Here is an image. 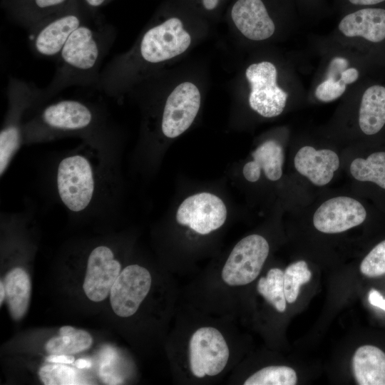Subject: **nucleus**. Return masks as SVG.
<instances>
[{
  "mask_svg": "<svg viewBox=\"0 0 385 385\" xmlns=\"http://www.w3.org/2000/svg\"><path fill=\"white\" fill-rule=\"evenodd\" d=\"M368 299L371 305L385 311V299L379 291L374 289H371Z\"/></svg>",
  "mask_w": 385,
  "mask_h": 385,
  "instance_id": "7c9ffc66",
  "label": "nucleus"
},
{
  "mask_svg": "<svg viewBox=\"0 0 385 385\" xmlns=\"http://www.w3.org/2000/svg\"><path fill=\"white\" fill-rule=\"evenodd\" d=\"M253 160L243 168V175L247 180H259L261 169L270 180H279L282 175L284 153L282 147L275 140H270L261 144L252 153Z\"/></svg>",
  "mask_w": 385,
  "mask_h": 385,
  "instance_id": "f3484780",
  "label": "nucleus"
},
{
  "mask_svg": "<svg viewBox=\"0 0 385 385\" xmlns=\"http://www.w3.org/2000/svg\"><path fill=\"white\" fill-rule=\"evenodd\" d=\"M355 5H373L384 1L385 0H349Z\"/></svg>",
  "mask_w": 385,
  "mask_h": 385,
  "instance_id": "f704fd0d",
  "label": "nucleus"
},
{
  "mask_svg": "<svg viewBox=\"0 0 385 385\" xmlns=\"http://www.w3.org/2000/svg\"><path fill=\"white\" fill-rule=\"evenodd\" d=\"M46 360L52 363L70 364L73 363L75 358L69 354H51L46 357Z\"/></svg>",
  "mask_w": 385,
  "mask_h": 385,
  "instance_id": "473e14b6",
  "label": "nucleus"
},
{
  "mask_svg": "<svg viewBox=\"0 0 385 385\" xmlns=\"http://www.w3.org/2000/svg\"><path fill=\"white\" fill-rule=\"evenodd\" d=\"M227 217L223 201L209 192H200L187 197L179 206L177 222L188 225L200 235H207L220 228Z\"/></svg>",
  "mask_w": 385,
  "mask_h": 385,
  "instance_id": "1a4fd4ad",
  "label": "nucleus"
},
{
  "mask_svg": "<svg viewBox=\"0 0 385 385\" xmlns=\"http://www.w3.org/2000/svg\"><path fill=\"white\" fill-rule=\"evenodd\" d=\"M245 75L251 86L249 103L252 109L266 118L281 114L288 94L277 84L274 65L269 61L253 63L247 67Z\"/></svg>",
  "mask_w": 385,
  "mask_h": 385,
  "instance_id": "0eeeda50",
  "label": "nucleus"
},
{
  "mask_svg": "<svg viewBox=\"0 0 385 385\" xmlns=\"http://www.w3.org/2000/svg\"><path fill=\"white\" fill-rule=\"evenodd\" d=\"M150 272L138 265L125 267L119 274L110 292L111 305L118 317L133 316L139 309L151 287Z\"/></svg>",
  "mask_w": 385,
  "mask_h": 385,
  "instance_id": "6e6552de",
  "label": "nucleus"
},
{
  "mask_svg": "<svg viewBox=\"0 0 385 385\" xmlns=\"http://www.w3.org/2000/svg\"><path fill=\"white\" fill-rule=\"evenodd\" d=\"M230 14L237 29L249 39L262 41L274 32V24L262 0H237Z\"/></svg>",
  "mask_w": 385,
  "mask_h": 385,
  "instance_id": "4468645a",
  "label": "nucleus"
},
{
  "mask_svg": "<svg viewBox=\"0 0 385 385\" xmlns=\"http://www.w3.org/2000/svg\"><path fill=\"white\" fill-rule=\"evenodd\" d=\"M221 0H201L202 4L207 11H212L217 8Z\"/></svg>",
  "mask_w": 385,
  "mask_h": 385,
  "instance_id": "72a5a7b5",
  "label": "nucleus"
},
{
  "mask_svg": "<svg viewBox=\"0 0 385 385\" xmlns=\"http://www.w3.org/2000/svg\"><path fill=\"white\" fill-rule=\"evenodd\" d=\"M112 44V31L83 24L69 36L57 56L56 73L45 95L73 85L88 86L99 81L100 68Z\"/></svg>",
  "mask_w": 385,
  "mask_h": 385,
  "instance_id": "f257e3e1",
  "label": "nucleus"
},
{
  "mask_svg": "<svg viewBox=\"0 0 385 385\" xmlns=\"http://www.w3.org/2000/svg\"><path fill=\"white\" fill-rule=\"evenodd\" d=\"M190 43L191 37L183 29L181 20L170 17L145 32L139 43L138 56L147 63L157 64L183 53Z\"/></svg>",
  "mask_w": 385,
  "mask_h": 385,
  "instance_id": "7ed1b4c3",
  "label": "nucleus"
},
{
  "mask_svg": "<svg viewBox=\"0 0 385 385\" xmlns=\"http://www.w3.org/2000/svg\"><path fill=\"white\" fill-rule=\"evenodd\" d=\"M339 31L347 37L361 36L377 43L385 38V9L366 8L345 16L339 24Z\"/></svg>",
  "mask_w": 385,
  "mask_h": 385,
  "instance_id": "dca6fc26",
  "label": "nucleus"
},
{
  "mask_svg": "<svg viewBox=\"0 0 385 385\" xmlns=\"http://www.w3.org/2000/svg\"><path fill=\"white\" fill-rule=\"evenodd\" d=\"M229 356L227 344L217 329L202 327L192 334L189 342V364L195 376L218 375L225 368Z\"/></svg>",
  "mask_w": 385,
  "mask_h": 385,
  "instance_id": "423d86ee",
  "label": "nucleus"
},
{
  "mask_svg": "<svg viewBox=\"0 0 385 385\" xmlns=\"http://www.w3.org/2000/svg\"><path fill=\"white\" fill-rule=\"evenodd\" d=\"M85 24L74 12L48 17L29 31L32 50L43 57H57L71 34Z\"/></svg>",
  "mask_w": 385,
  "mask_h": 385,
  "instance_id": "9b49d317",
  "label": "nucleus"
},
{
  "mask_svg": "<svg viewBox=\"0 0 385 385\" xmlns=\"http://www.w3.org/2000/svg\"><path fill=\"white\" fill-rule=\"evenodd\" d=\"M76 366L78 369H82L90 368L92 366L91 361L86 359H78L76 361Z\"/></svg>",
  "mask_w": 385,
  "mask_h": 385,
  "instance_id": "c9c22d12",
  "label": "nucleus"
},
{
  "mask_svg": "<svg viewBox=\"0 0 385 385\" xmlns=\"http://www.w3.org/2000/svg\"><path fill=\"white\" fill-rule=\"evenodd\" d=\"M366 212L356 200L340 196L322 203L314 212L313 224L324 233H339L359 225L366 219Z\"/></svg>",
  "mask_w": 385,
  "mask_h": 385,
  "instance_id": "ddd939ff",
  "label": "nucleus"
},
{
  "mask_svg": "<svg viewBox=\"0 0 385 385\" xmlns=\"http://www.w3.org/2000/svg\"><path fill=\"white\" fill-rule=\"evenodd\" d=\"M346 85L340 79L328 78L316 88L315 96L322 102H330L339 98L346 91Z\"/></svg>",
  "mask_w": 385,
  "mask_h": 385,
  "instance_id": "cd10ccee",
  "label": "nucleus"
},
{
  "mask_svg": "<svg viewBox=\"0 0 385 385\" xmlns=\"http://www.w3.org/2000/svg\"><path fill=\"white\" fill-rule=\"evenodd\" d=\"M4 284L9 312L14 319L20 320L26 314L30 302V277L23 268L14 267L6 274Z\"/></svg>",
  "mask_w": 385,
  "mask_h": 385,
  "instance_id": "6ab92c4d",
  "label": "nucleus"
},
{
  "mask_svg": "<svg viewBox=\"0 0 385 385\" xmlns=\"http://www.w3.org/2000/svg\"><path fill=\"white\" fill-rule=\"evenodd\" d=\"M297 376L295 371L286 366H270L249 376L245 385H294Z\"/></svg>",
  "mask_w": 385,
  "mask_h": 385,
  "instance_id": "b1692460",
  "label": "nucleus"
},
{
  "mask_svg": "<svg viewBox=\"0 0 385 385\" xmlns=\"http://www.w3.org/2000/svg\"><path fill=\"white\" fill-rule=\"evenodd\" d=\"M85 1L89 6L96 8L103 5L106 0H85Z\"/></svg>",
  "mask_w": 385,
  "mask_h": 385,
  "instance_id": "e433bc0d",
  "label": "nucleus"
},
{
  "mask_svg": "<svg viewBox=\"0 0 385 385\" xmlns=\"http://www.w3.org/2000/svg\"><path fill=\"white\" fill-rule=\"evenodd\" d=\"M359 125L366 135L377 133L385 125V87L375 85L364 93L359 113Z\"/></svg>",
  "mask_w": 385,
  "mask_h": 385,
  "instance_id": "aec40b11",
  "label": "nucleus"
},
{
  "mask_svg": "<svg viewBox=\"0 0 385 385\" xmlns=\"http://www.w3.org/2000/svg\"><path fill=\"white\" fill-rule=\"evenodd\" d=\"M121 265L114 258L111 248L105 245L95 247L90 253L83 289L92 302L103 301L120 273Z\"/></svg>",
  "mask_w": 385,
  "mask_h": 385,
  "instance_id": "f8f14e48",
  "label": "nucleus"
},
{
  "mask_svg": "<svg viewBox=\"0 0 385 385\" xmlns=\"http://www.w3.org/2000/svg\"><path fill=\"white\" fill-rule=\"evenodd\" d=\"M67 0H32L36 9L39 10H53L63 5Z\"/></svg>",
  "mask_w": 385,
  "mask_h": 385,
  "instance_id": "c756f323",
  "label": "nucleus"
},
{
  "mask_svg": "<svg viewBox=\"0 0 385 385\" xmlns=\"http://www.w3.org/2000/svg\"><path fill=\"white\" fill-rule=\"evenodd\" d=\"M96 119L95 112L88 104L65 99L45 107L28 129L33 133L80 132L89 129Z\"/></svg>",
  "mask_w": 385,
  "mask_h": 385,
  "instance_id": "20e7f679",
  "label": "nucleus"
},
{
  "mask_svg": "<svg viewBox=\"0 0 385 385\" xmlns=\"http://www.w3.org/2000/svg\"><path fill=\"white\" fill-rule=\"evenodd\" d=\"M258 292L279 312L286 309V298L284 291V272L279 268L269 270L265 277H261L257 283Z\"/></svg>",
  "mask_w": 385,
  "mask_h": 385,
  "instance_id": "5701e85b",
  "label": "nucleus"
},
{
  "mask_svg": "<svg viewBox=\"0 0 385 385\" xmlns=\"http://www.w3.org/2000/svg\"><path fill=\"white\" fill-rule=\"evenodd\" d=\"M348 61L342 57L334 58L329 64L327 73V78H330L335 80L340 78L342 72L346 69Z\"/></svg>",
  "mask_w": 385,
  "mask_h": 385,
  "instance_id": "c85d7f7f",
  "label": "nucleus"
},
{
  "mask_svg": "<svg viewBox=\"0 0 385 385\" xmlns=\"http://www.w3.org/2000/svg\"><path fill=\"white\" fill-rule=\"evenodd\" d=\"M92 343L93 338L88 332L63 326L59 329V336L51 338L45 349L48 354L71 355L88 349Z\"/></svg>",
  "mask_w": 385,
  "mask_h": 385,
  "instance_id": "412c9836",
  "label": "nucleus"
},
{
  "mask_svg": "<svg viewBox=\"0 0 385 385\" xmlns=\"http://www.w3.org/2000/svg\"><path fill=\"white\" fill-rule=\"evenodd\" d=\"M269 244L262 236L250 235L239 241L226 260L221 277L230 286L250 284L260 274L269 254Z\"/></svg>",
  "mask_w": 385,
  "mask_h": 385,
  "instance_id": "39448f33",
  "label": "nucleus"
},
{
  "mask_svg": "<svg viewBox=\"0 0 385 385\" xmlns=\"http://www.w3.org/2000/svg\"><path fill=\"white\" fill-rule=\"evenodd\" d=\"M352 369L359 385H385V353L372 345L359 347L352 358Z\"/></svg>",
  "mask_w": 385,
  "mask_h": 385,
  "instance_id": "a211bd4d",
  "label": "nucleus"
},
{
  "mask_svg": "<svg viewBox=\"0 0 385 385\" xmlns=\"http://www.w3.org/2000/svg\"><path fill=\"white\" fill-rule=\"evenodd\" d=\"M296 170L319 186L329 183L339 166V158L333 150H317L311 146H304L297 153L294 160Z\"/></svg>",
  "mask_w": 385,
  "mask_h": 385,
  "instance_id": "2eb2a0df",
  "label": "nucleus"
},
{
  "mask_svg": "<svg viewBox=\"0 0 385 385\" xmlns=\"http://www.w3.org/2000/svg\"><path fill=\"white\" fill-rule=\"evenodd\" d=\"M201 96L197 87L190 83L179 84L168 96L163 109L161 130L170 138L184 133L195 118Z\"/></svg>",
  "mask_w": 385,
  "mask_h": 385,
  "instance_id": "9d476101",
  "label": "nucleus"
},
{
  "mask_svg": "<svg viewBox=\"0 0 385 385\" xmlns=\"http://www.w3.org/2000/svg\"><path fill=\"white\" fill-rule=\"evenodd\" d=\"M6 297V291L4 287V282L1 280L0 282V304H2L3 301Z\"/></svg>",
  "mask_w": 385,
  "mask_h": 385,
  "instance_id": "4c0bfd02",
  "label": "nucleus"
},
{
  "mask_svg": "<svg viewBox=\"0 0 385 385\" xmlns=\"http://www.w3.org/2000/svg\"><path fill=\"white\" fill-rule=\"evenodd\" d=\"M351 175L359 181H369L385 189V152H376L367 158H356L350 165Z\"/></svg>",
  "mask_w": 385,
  "mask_h": 385,
  "instance_id": "4be33fe9",
  "label": "nucleus"
},
{
  "mask_svg": "<svg viewBox=\"0 0 385 385\" xmlns=\"http://www.w3.org/2000/svg\"><path fill=\"white\" fill-rule=\"evenodd\" d=\"M360 270L369 277H376L385 274V240L376 245L364 258Z\"/></svg>",
  "mask_w": 385,
  "mask_h": 385,
  "instance_id": "bb28decb",
  "label": "nucleus"
},
{
  "mask_svg": "<svg viewBox=\"0 0 385 385\" xmlns=\"http://www.w3.org/2000/svg\"><path fill=\"white\" fill-rule=\"evenodd\" d=\"M359 78V71L355 68H349L344 70L340 76V80L346 85L351 84Z\"/></svg>",
  "mask_w": 385,
  "mask_h": 385,
  "instance_id": "2f4dec72",
  "label": "nucleus"
},
{
  "mask_svg": "<svg viewBox=\"0 0 385 385\" xmlns=\"http://www.w3.org/2000/svg\"><path fill=\"white\" fill-rule=\"evenodd\" d=\"M58 193L71 211L81 212L91 203L95 191V176L89 160L80 154L63 158L57 168Z\"/></svg>",
  "mask_w": 385,
  "mask_h": 385,
  "instance_id": "f03ea898",
  "label": "nucleus"
},
{
  "mask_svg": "<svg viewBox=\"0 0 385 385\" xmlns=\"http://www.w3.org/2000/svg\"><path fill=\"white\" fill-rule=\"evenodd\" d=\"M38 376L46 385L84 384L73 368L64 365H45L39 369Z\"/></svg>",
  "mask_w": 385,
  "mask_h": 385,
  "instance_id": "a878e982",
  "label": "nucleus"
},
{
  "mask_svg": "<svg viewBox=\"0 0 385 385\" xmlns=\"http://www.w3.org/2000/svg\"><path fill=\"white\" fill-rule=\"evenodd\" d=\"M312 273L306 262L301 260L289 265L284 272V291L288 303L294 302L302 284L308 282Z\"/></svg>",
  "mask_w": 385,
  "mask_h": 385,
  "instance_id": "393cba45",
  "label": "nucleus"
}]
</instances>
